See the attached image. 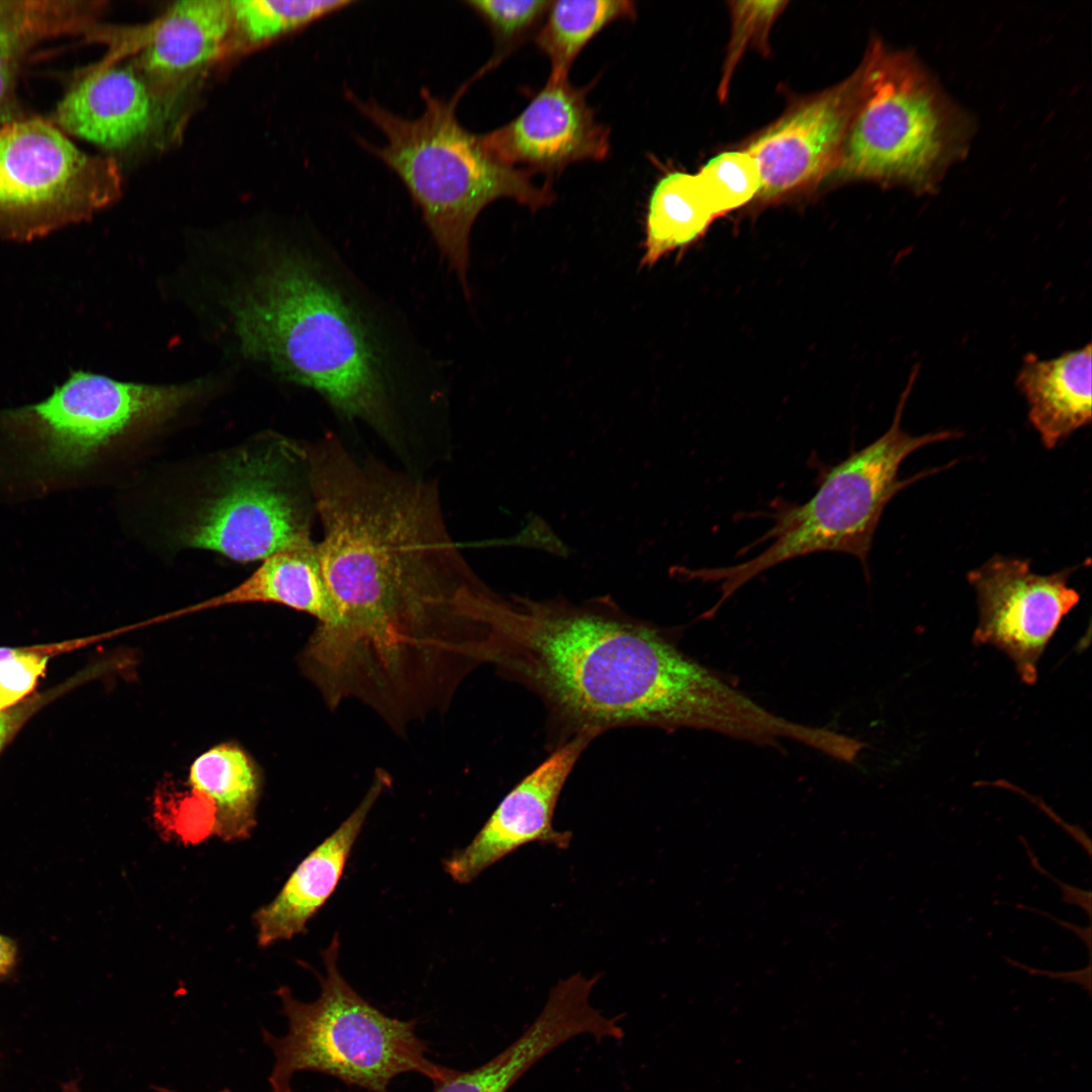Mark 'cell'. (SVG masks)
<instances>
[{"label": "cell", "instance_id": "obj_1", "mask_svg": "<svg viewBox=\"0 0 1092 1092\" xmlns=\"http://www.w3.org/2000/svg\"><path fill=\"white\" fill-rule=\"evenodd\" d=\"M316 544L335 617L299 653L311 682L377 706H407L456 687L472 664L473 580L429 485L364 467L335 440L307 453Z\"/></svg>", "mask_w": 1092, "mask_h": 1092}, {"label": "cell", "instance_id": "obj_2", "mask_svg": "<svg viewBox=\"0 0 1092 1092\" xmlns=\"http://www.w3.org/2000/svg\"><path fill=\"white\" fill-rule=\"evenodd\" d=\"M483 664L541 697L567 739L621 726L694 728L758 742L770 713L609 600L478 603Z\"/></svg>", "mask_w": 1092, "mask_h": 1092}, {"label": "cell", "instance_id": "obj_3", "mask_svg": "<svg viewBox=\"0 0 1092 1092\" xmlns=\"http://www.w3.org/2000/svg\"><path fill=\"white\" fill-rule=\"evenodd\" d=\"M326 245L281 246L231 299L245 356L312 389L342 416L386 427L418 378L397 329Z\"/></svg>", "mask_w": 1092, "mask_h": 1092}, {"label": "cell", "instance_id": "obj_4", "mask_svg": "<svg viewBox=\"0 0 1092 1092\" xmlns=\"http://www.w3.org/2000/svg\"><path fill=\"white\" fill-rule=\"evenodd\" d=\"M470 83L449 99L423 89L425 108L416 118L399 116L373 99L362 100L346 91L350 103L384 136L381 146L364 139L360 145L402 181L466 295L471 230L482 209L499 198L514 199L531 210L554 200L549 183L539 186L533 173L496 161L479 135L458 121L457 104Z\"/></svg>", "mask_w": 1092, "mask_h": 1092}, {"label": "cell", "instance_id": "obj_5", "mask_svg": "<svg viewBox=\"0 0 1092 1092\" xmlns=\"http://www.w3.org/2000/svg\"><path fill=\"white\" fill-rule=\"evenodd\" d=\"M918 370L916 365L900 395L893 423L884 435L823 469L816 492L805 503L777 499L772 504L768 515L771 527L750 545L768 541L763 551L734 565L677 568L676 574L687 580L719 584V600L702 618L714 617L735 592L758 574L805 555L820 552L852 555L868 575L869 553L886 506L903 488L939 470L928 469L901 479L902 462L921 447L962 436L952 430L913 436L901 428L903 410Z\"/></svg>", "mask_w": 1092, "mask_h": 1092}, {"label": "cell", "instance_id": "obj_6", "mask_svg": "<svg viewBox=\"0 0 1092 1092\" xmlns=\"http://www.w3.org/2000/svg\"><path fill=\"white\" fill-rule=\"evenodd\" d=\"M860 91L835 170L841 178L936 191L968 153L975 131L914 53L873 41L858 67Z\"/></svg>", "mask_w": 1092, "mask_h": 1092}, {"label": "cell", "instance_id": "obj_7", "mask_svg": "<svg viewBox=\"0 0 1092 1092\" xmlns=\"http://www.w3.org/2000/svg\"><path fill=\"white\" fill-rule=\"evenodd\" d=\"M339 938L335 934L324 950L326 974L315 973L321 993L302 1002L282 986L276 991L288 1032L279 1037L262 1028L264 1042L275 1062L268 1078L272 1092H292L295 1073L312 1071L335 1077L369 1092H389L393 1078L408 1072L422 1074L434 1086L455 1070L428 1057L426 1041L416 1033L417 1020L385 1015L362 998L338 969Z\"/></svg>", "mask_w": 1092, "mask_h": 1092}, {"label": "cell", "instance_id": "obj_8", "mask_svg": "<svg viewBox=\"0 0 1092 1092\" xmlns=\"http://www.w3.org/2000/svg\"><path fill=\"white\" fill-rule=\"evenodd\" d=\"M108 157L40 117L0 120V239L26 242L91 218L120 194Z\"/></svg>", "mask_w": 1092, "mask_h": 1092}, {"label": "cell", "instance_id": "obj_9", "mask_svg": "<svg viewBox=\"0 0 1092 1092\" xmlns=\"http://www.w3.org/2000/svg\"><path fill=\"white\" fill-rule=\"evenodd\" d=\"M232 461L219 488L180 531L181 545L248 562L310 538L312 493L297 478L306 452L281 439Z\"/></svg>", "mask_w": 1092, "mask_h": 1092}, {"label": "cell", "instance_id": "obj_10", "mask_svg": "<svg viewBox=\"0 0 1092 1092\" xmlns=\"http://www.w3.org/2000/svg\"><path fill=\"white\" fill-rule=\"evenodd\" d=\"M204 390L202 381L153 385L78 370L46 399L0 411V427L39 441L48 464L77 468L111 441L172 419Z\"/></svg>", "mask_w": 1092, "mask_h": 1092}, {"label": "cell", "instance_id": "obj_11", "mask_svg": "<svg viewBox=\"0 0 1092 1092\" xmlns=\"http://www.w3.org/2000/svg\"><path fill=\"white\" fill-rule=\"evenodd\" d=\"M1074 570L1041 575L1031 570L1030 560L1000 555L971 570L979 611L974 644L1000 650L1021 681L1034 685L1040 657L1080 600L1068 584Z\"/></svg>", "mask_w": 1092, "mask_h": 1092}, {"label": "cell", "instance_id": "obj_12", "mask_svg": "<svg viewBox=\"0 0 1092 1092\" xmlns=\"http://www.w3.org/2000/svg\"><path fill=\"white\" fill-rule=\"evenodd\" d=\"M587 91L568 78L549 77L518 116L479 135L480 144L499 163L533 174L602 161L610 152V130L597 121Z\"/></svg>", "mask_w": 1092, "mask_h": 1092}, {"label": "cell", "instance_id": "obj_13", "mask_svg": "<svg viewBox=\"0 0 1092 1092\" xmlns=\"http://www.w3.org/2000/svg\"><path fill=\"white\" fill-rule=\"evenodd\" d=\"M590 740L578 735L558 744L504 797L471 842L444 860L446 873L455 882L467 884L524 845L567 848L571 833L553 827L554 811L569 774Z\"/></svg>", "mask_w": 1092, "mask_h": 1092}, {"label": "cell", "instance_id": "obj_14", "mask_svg": "<svg viewBox=\"0 0 1092 1092\" xmlns=\"http://www.w3.org/2000/svg\"><path fill=\"white\" fill-rule=\"evenodd\" d=\"M859 91L857 68L842 83L794 107L748 145L745 151L760 173L758 195L779 197L836 165Z\"/></svg>", "mask_w": 1092, "mask_h": 1092}, {"label": "cell", "instance_id": "obj_15", "mask_svg": "<svg viewBox=\"0 0 1092 1092\" xmlns=\"http://www.w3.org/2000/svg\"><path fill=\"white\" fill-rule=\"evenodd\" d=\"M165 93L135 63L110 58L88 69L67 91L56 123L103 149H128L162 121Z\"/></svg>", "mask_w": 1092, "mask_h": 1092}, {"label": "cell", "instance_id": "obj_16", "mask_svg": "<svg viewBox=\"0 0 1092 1092\" xmlns=\"http://www.w3.org/2000/svg\"><path fill=\"white\" fill-rule=\"evenodd\" d=\"M391 785L378 768L355 810L291 873L280 892L254 914L260 946L287 940L306 930L310 918L334 893L369 812Z\"/></svg>", "mask_w": 1092, "mask_h": 1092}, {"label": "cell", "instance_id": "obj_17", "mask_svg": "<svg viewBox=\"0 0 1092 1092\" xmlns=\"http://www.w3.org/2000/svg\"><path fill=\"white\" fill-rule=\"evenodd\" d=\"M233 40L230 1L174 3L142 32L134 62L165 90L215 60Z\"/></svg>", "mask_w": 1092, "mask_h": 1092}, {"label": "cell", "instance_id": "obj_18", "mask_svg": "<svg viewBox=\"0 0 1092 1092\" xmlns=\"http://www.w3.org/2000/svg\"><path fill=\"white\" fill-rule=\"evenodd\" d=\"M1091 358L1090 343L1049 360L1032 353L1023 358L1016 385L1048 449L1091 422Z\"/></svg>", "mask_w": 1092, "mask_h": 1092}, {"label": "cell", "instance_id": "obj_19", "mask_svg": "<svg viewBox=\"0 0 1092 1092\" xmlns=\"http://www.w3.org/2000/svg\"><path fill=\"white\" fill-rule=\"evenodd\" d=\"M248 603L278 604L314 617L317 624L331 622L335 607L323 575L316 544L309 538L272 554L235 587L187 606L186 611L192 614Z\"/></svg>", "mask_w": 1092, "mask_h": 1092}, {"label": "cell", "instance_id": "obj_20", "mask_svg": "<svg viewBox=\"0 0 1092 1092\" xmlns=\"http://www.w3.org/2000/svg\"><path fill=\"white\" fill-rule=\"evenodd\" d=\"M102 7L88 1H0V120L15 117L18 74L34 48L90 32Z\"/></svg>", "mask_w": 1092, "mask_h": 1092}, {"label": "cell", "instance_id": "obj_21", "mask_svg": "<svg viewBox=\"0 0 1092 1092\" xmlns=\"http://www.w3.org/2000/svg\"><path fill=\"white\" fill-rule=\"evenodd\" d=\"M188 785L196 797L207 801L211 833L225 841L250 836L256 825L261 778L245 750L221 743L204 751L190 765Z\"/></svg>", "mask_w": 1092, "mask_h": 1092}, {"label": "cell", "instance_id": "obj_22", "mask_svg": "<svg viewBox=\"0 0 1092 1092\" xmlns=\"http://www.w3.org/2000/svg\"><path fill=\"white\" fill-rule=\"evenodd\" d=\"M714 218L697 174L664 175L648 200L641 266L651 267L668 253L689 246Z\"/></svg>", "mask_w": 1092, "mask_h": 1092}, {"label": "cell", "instance_id": "obj_23", "mask_svg": "<svg viewBox=\"0 0 1092 1092\" xmlns=\"http://www.w3.org/2000/svg\"><path fill=\"white\" fill-rule=\"evenodd\" d=\"M635 3L628 0L551 1L535 34L538 49L549 59V77L568 78L582 49L609 24L636 17Z\"/></svg>", "mask_w": 1092, "mask_h": 1092}, {"label": "cell", "instance_id": "obj_24", "mask_svg": "<svg viewBox=\"0 0 1092 1092\" xmlns=\"http://www.w3.org/2000/svg\"><path fill=\"white\" fill-rule=\"evenodd\" d=\"M568 1030L555 1014L542 1011L511 1045L485 1064L455 1073L434 1092H507L535 1063L565 1042Z\"/></svg>", "mask_w": 1092, "mask_h": 1092}, {"label": "cell", "instance_id": "obj_25", "mask_svg": "<svg viewBox=\"0 0 1092 1092\" xmlns=\"http://www.w3.org/2000/svg\"><path fill=\"white\" fill-rule=\"evenodd\" d=\"M353 3L349 0L230 1L233 39L248 46L267 43L300 30Z\"/></svg>", "mask_w": 1092, "mask_h": 1092}, {"label": "cell", "instance_id": "obj_26", "mask_svg": "<svg viewBox=\"0 0 1092 1092\" xmlns=\"http://www.w3.org/2000/svg\"><path fill=\"white\" fill-rule=\"evenodd\" d=\"M465 3L488 26L494 38L493 56L478 71L482 76L538 31L551 1L471 0Z\"/></svg>", "mask_w": 1092, "mask_h": 1092}, {"label": "cell", "instance_id": "obj_27", "mask_svg": "<svg viewBox=\"0 0 1092 1092\" xmlns=\"http://www.w3.org/2000/svg\"><path fill=\"white\" fill-rule=\"evenodd\" d=\"M697 176L715 218L751 200L761 186L758 166L746 151L715 156Z\"/></svg>", "mask_w": 1092, "mask_h": 1092}, {"label": "cell", "instance_id": "obj_28", "mask_svg": "<svg viewBox=\"0 0 1092 1092\" xmlns=\"http://www.w3.org/2000/svg\"><path fill=\"white\" fill-rule=\"evenodd\" d=\"M732 7L734 35L730 47L727 72L733 67L749 39L766 34L774 18L781 12L783 1L734 2Z\"/></svg>", "mask_w": 1092, "mask_h": 1092}, {"label": "cell", "instance_id": "obj_29", "mask_svg": "<svg viewBox=\"0 0 1092 1092\" xmlns=\"http://www.w3.org/2000/svg\"><path fill=\"white\" fill-rule=\"evenodd\" d=\"M1019 839L1021 840V843H1022V845H1023V847L1025 849V852H1026V854H1027V856L1029 858L1030 864L1033 867V869H1035L1038 873L1046 876L1051 881H1053L1060 888V890L1062 892V901L1069 904V905H1074V906H1077V907L1081 908L1086 913L1088 918L1090 919L1091 918V892L1089 890L1085 891V890H1082L1080 888H1077V887L1071 886L1069 884H1066L1065 882H1063V881L1059 880L1058 878H1056L1055 876H1053L1042 866H1040L1038 858L1034 854L1032 848L1029 846L1027 841L1022 836H1020Z\"/></svg>", "mask_w": 1092, "mask_h": 1092}, {"label": "cell", "instance_id": "obj_30", "mask_svg": "<svg viewBox=\"0 0 1092 1092\" xmlns=\"http://www.w3.org/2000/svg\"><path fill=\"white\" fill-rule=\"evenodd\" d=\"M41 699V697H36L35 699H30L25 703H21V705H15L11 708L0 710L1 750H3L16 735L32 712L40 706Z\"/></svg>", "mask_w": 1092, "mask_h": 1092}, {"label": "cell", "instance_id": "obj_31", "mask_svg": "<svg viewBox=\"0 0 1092 1092\" xmlns=\"http://www.w3.org/2000/svg\"><path fill=\"white\" fill-rule=\"evenodd\" d=\"M994 784L997 787L1013 790V791H1015L1017 793H1020V795H1022L1024 798L1028 799L1031 803H1033L1035 806H1037L1043 813H1045L1050 818H1052L1054 822H1056L1066 832H1068V834L1072 838H1074L1077 841V843H1079L1087 851L1088 856L1091 855V842H1090V839H1089L1088 835L1085 833V831H1083L1079 826L1071 825V824L1067 823L1066 821H1064L1058 814H1056L1054 812V810L1051 807H1049L1045 804L1044 801H1042L1038 797L1033 796V795H1031V794H1029V793H1027V792H1025V791H1023V790H1021L1019 788H1016L1014 785H1011V784L1006 783L1004 781H1000V782H997V783H994Z\"/></svg>", "mask_w": 1092, "mask_h": 1092}, {"label": "cell", "instance_id": "obj_32", "mask_svg": "<svg viewBox=\"0 0 1092 1092\" xmlns=\"http://www.w3.org/2000/svg\"><path fill=\"white\" fill-rule=\"evenodd\" d=\"M1005 960L1010 965H1012L1014 967H1017V968H1020V969H1022V970H1024V971H1026V972H1028L1030 974L1042 975V976H1046V977H1052L1054 979H1059L1060 978L1062 980L1069 981V982L1073 981V982H1075L1077 984H1080V985L1084 986L1088 990L1090 989V978H1085V975H1091V965H1090V963L1088 964L1086 969H1081V970H1078V971L1061 972L1060 973V972H1048V971H1043V970L1032 969L1030 967H1027V966L1023 965L1022 963L1015 962L1012 959H1009L1007 957H1005Z\"/></svg>", "mask_w": 1092, "mask_h": 1092}, {"label": "cell", "instance_id": "obj_33", "mask_svg": "<svg viewBox=\"0 0 1092 1092\" xmlns=\"http://www.w3.org/2000/svg\"><path fill=\"white\" fill-rule=\"evenodd\" d=\"M18 963V946L14 939L0 933V981L8 979Z\"/></svg>", "mask_w": 1092, "mask_h": 1092}, {"label": "cell", "instance_id": "obj_34", "mask_svg": "<svg viewBox=\"0 0 1092 1092\" xmlns=\"http://www.w3.org/2000/svg\"><path fill=\"white\" fill-rule=\"evenodd\" d=\"M1018 906H1020V908H1023V909H1026V910L1028 909V910L1033 911V912H1038V913L1046 916L1048 918L1055 920L1061 926L1068 928V930L1073 931L1083 941V943L1086 945V947L1088 948L1089 953H1091V927H1090V925L1087 928L1079 927L1077 925H1073L1071 923L1064 922V921H1062V920H1060V919H1058V918H1056V917H1054V916H1052V915H1050L1048 913L1043 914L1038 909H1034V908H1030V907L1022 906V905H1018Z\"/></svg>", "mask_w": 1092, "mask_h": 1092}, {"label": "cell", "instance_id": "obj_35", "mask_svg": "<svg viewBox=\"0 0 1092 1092\" xmlns=\"http://www.w3.org/2000/svg\"><path fill=\"white\" fill-rule=\"evenodd\" d=\"M153 1089H155L157 1092H177L175 1090H172V1089H169V1088H166V1087H159V1086H153ZM217 1092H231V1090L228 1089V1088H224V1089H221V1090H219Z\"/></svg>", "mask_w": 1092, "mask_h": 1092}, {"label": "cell", "instance_id": "obj_36", "mask_svg": "<svg viewBox=\"0 0 1092 1092\" xmlns=\"http://www.w3.org/2000/svg\"><path fill=\"white\" fill-rule=\"evenodd\" d=\"M70 1092H79V1091H70Z\"/></svg>", "mask_w": 1092, "mask_h": 1092}, {"label": "cell", "instance_id": "obj_37", "mask_svg": "<svg viewBox=\"0 0 1092 1092\" xmlns=\"http://www.w3.org/2000/svg\"><path fill=\"white\" fill-rule=\"evenodd\" d=\"M1 752H2V750L0 749V753H1Z\"/></svg>", "mask_w": 1092, "mask_h": 1092}]
</instances>
